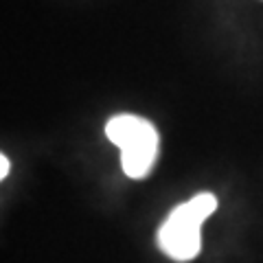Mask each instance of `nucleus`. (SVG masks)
Here are the masks:
<instances>
[{
	"label": "nucleus",
	"mask_w": 263,
	"mask_h": 263,
	"mask_svg": "<svg viewBox=\"0 0 263 263\" xmlns=\"http://www.w3.org/2000/svg\"><path fill=\"white\" fill-rule=\"evenodd\" d=\"M217 209V197L213 193H200L189 202L180 204L164 219L158 233L162 252L174 261H191L202 248V224Z\"/></svg>",
	"instance_id": "nucleus-1"
},
{
	"label": "nucleus",
	"mask_w": 263,
	"mask_h": 263,
	"mask_svg": "<svg viewBox=\"0 0 263 263\" xmlns=\"http://www.w3.org/2000/svg\"><path fill=\"white\" fill-rule=\"evenodd\" d=\"M105 136L121 149V167L127 178L149 176L158 156V132L152 121L136 114H119L108 121Z\"/></svg>",
	"instance_id": "nucleus-2"
},
{
	"label": "nucleus",
	"mask_w": 263,
	"mask_h": 263,
	"mask_svg": "<svg viewBox=\"0 0 263 263\" xmlns=\"http://www.w3.org/2000/svg\"><path fill=\"white\" fill-rule=\"evenodd\" d=\"M9 169H11V162L5 154H0V178H7L9 176Z\"/></svg>",
	"instance_id": "nucleus-3"
}]
</instances>
